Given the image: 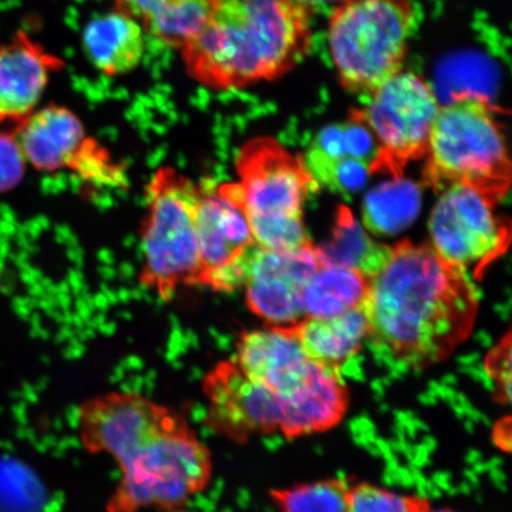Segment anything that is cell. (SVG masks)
<instances>
[{
    "mask_svg": "<svg viewBox=\"0 0 512 512\" xmlns=\"http://www.w3.org/2000/svg\"><path fill=\"white\" fill-rule=\"evenodd\" d=\"M25 160L38 171H72L85 181L120 187L127 181L123 165L88 136L70 108L51 104L34 112L16 128Z\"/></svg>",
    "mask_w": 512,
    "mask_h": 512,
    "instance_id": "10",
    "label": "cell"
},
{
    "mask_svg": "<svg viewBox=\"0 0 512 512\" xmlns=\"http://www.w3.org/2000/svg\"><path fill=\"white\" fill-rule=\"evenodd\" d=\"M507 115L488 95L470 89L441 104L422 172L427 187L440 192L463 184L494 206L504 200L511 184Z\"/></svg>",
    "mask_w": 512,
    "mask_h": 512,
    "instance_id": "4",
    "label": "cell"
},
{
    "mask_svg": "<svg viewBox=\"0 0 512 512\" xmlns=\"http://www.w3.org/2000/svg\"><path fill=\"white\" fill-rule=\"evenodd\" d=\"M27 160L19 146L16 131L0 132V192L15 189L22 181Z\"/></svg>",
    "mask_w": 512,
    "mask_h": 512,
    "instance_id": "24",
    "label": "cell"
},
{
    "mask_svg": "<svg viewBox=\"0 0 512 512\" xmlns=\"http://www.w3.org/2000/svg\"><path fill=\"white\" fill-rule=\"evenodd\" d=\"M76 431L83 450L117 464L105 512H182L213 482V453L189 420L143 394L111 390L86 399Z\"/></svg>",
    "mask_w": 512,
    "mask_h": 512,
    "instance_id": "1",
    "label": "cell"
},
{
    "mask_svg": "<svg viewBox=\"0 0 512 512\" xmlns=\"http://www.w3.org/2000/svg\"><path fill=\"white\" fill-rule=\"evenodd\" d=\"M311 18L290 0H220L179 49L185 72L215 92L283 79L311 53Z\"/></svg>",
    "mask_w": 512,
    "mask_h": 512,
    "instance_id": "3",
    "label": "cell"
},
{
    "mask_svg": "<svg viewBox=\"0 0 512 512\" xmlns=\"http://www.w3.org/2000/svg\"><path fill=\"white\" fill-rule=\"evenodd\" d=\"M476 190L454 184L443 191L428 223L432 247L441 258L482 279L508 251L510 222Z\"/></svg>",
    "mask_w": 512,
    "mask_h": 512,
    "instance_id": "9",
    "label": "cell"
},
{
    "mask_svg": "<svg viewBox=\"0 0 512 512\" xmlns=\"http://www.w3.org/2000/svg\"><path fill=\"white\" fill-rule=\"evenodd\" d=\"M202 184L172 166H162L146 187L139 283L164 300L201 287L196 208Z\"/></svg>",
    "mask_w": 512,
    "mask_h": 512,
    "instance_id": "7",
    "label": "cell"
},
{
    "mask_svg": "<svg viewBox=\"0 0 512 512\" xmlns=\"http://www.w3.org/2000/svg\"><path fill=\"white\" fill-rule=\"evenodd\" d=\"M479 291L469 272L431 245L402 241L370 280L362 304L377 355L409 370L444 361L470 336Z\"/></svg>",
    "mask_w": 512,
    "mask_h": 512,
    "instance_id": "2",
    "label": "cell"
},
{
    "mask_svg": "<svg viewBox=\"0 0 512 512\" xmlns=\"http://www.w3.org/2000/svg\"><path fill=\"white\" fill-rule=\"evenodd\" d=\"M209 430L235 444L254 435L280 432V402L249 377L235 358L214 364L202 380Z\"/></svg>",
    "mask_w": 512,
    "mask_h": 512,
    "instance_id": "12",
    "label": "cell"
},
{
    "mask_svg": "<svg viewBox=\"0 0 512 512\" xmlns=\"http://www.w3.org/2000/svg\"><path fill=\"white\" fill-rule=\"evenodd\" d=\"M427 507L424 499L373 484H358L349 490L348 512H424Z\"/></svg>",
    "mask_w": 512,
    "mask_h": 512,
    "instance_id": "23",
    "label": "cell"
},
{
    "mask_svg": "<svg viewBox=\"0 0 512 512\" xmlns=\"http://www.w3.org/2000/svg\"><path fill=\"white\" fill-rule=\"evenodd\" d=\"M201 287L234 292L242 286L247 256L256 245L234 183L202 185L196 208Z\"/></svg>",
    "mask_w": 512,
    "mask_h": 512,
    "instance_id": "11",
    "label": "cell"
},
{
    "mask_svg": "<svg viewBox=\"0 0 512 512\" xmlns=\"http://www.w3.org/2000/svg\"><path fill=\"white\" fill-rule=\"evenodd\" d=\"M290 330L312 361L341 370L361 351L368 324L361 306L336 317H307Z\"/></svg>",
    "mask_w": 512,
    "mask_h": 512,
    "instance_id": "18",
    "label": "cell"
},
{
    "mask_svg": "<svg viewBox=\"0 0 512 512\" xmlns=\"http://www.w3.org/2000/svg\"><path fill=\"white\" fill-rule=\"evenodd\" d=\"M145 32L114 9L89 21L82 32V47L96 70L117 78L140 66L145 54Z\"/></svg>",
    "mask_w": 512,
    "mask_h": 512,
    "instance_id": "16",
    "label": "cell"
},
{
    "mask_svg": "<svg viewBox=\"0 0 512 512\" xmlns=\"http://www.w3.org/2000/svg\"><path fill=\"white\" fill-rule=\"evenodd\" d=\"M319 265L351 268L373 279L392 256L393 248L371 240L347 207H338L332 239L315 247Z\"/></svg>",
    "mask_w": 512,
    "mask_h": 512,
    "instance_id": "19",
    "label": "cell"
},
{
    "mask_svg": "<svg viewBox=\"0 0 512 512\" xmlns=\"http://www.w3.org/2000/svg\"><path fill=\"white\" fill-rule=\"evenodd\" d=\"M367 96L366 104L352 108L350 124L374 140L370 175L402 177L409 163L426 156L441 105L438 94L424 76L402 69Z\"/></svg>",
    "mask_w": 512,
    "mask_h": 512,
    "instance_id": "8",
    "label": "cell"
},
{
    "mask_svg": "<svg viewBox=\"0 0 512 512\" xmlns=\"http://www.w3.org/2000/svg\"><path fill=\"white\" fill-rule=\"evenodd\" d=\"M234 358L252 380L279 400L283 418L309 387L319 367L307 357L290 329L268 326L242 334Z\"/></svg>",
    "mask_w": 512,
    "mask_h": 512,
    "instance_id": "14",
    "label": "cell"
},
{
    "mask_svg": "<svg viewBox=\"0 0 512 512\" xmlns=\"http://www.w3.org/2000/svg\"><path fill=\"white\" fill-rule=\"evenodd\" d=\"M348 485L338 479L277 489L271 497L280 512H348Z\"/></svg>",
    "mask_w": 512,
    "mask_h": 512,
    "instance_id": "22",
    "label": "cell"
},
{
    "mask_svg": "<svg viewBox=\"0 0 512 512\" xmlns=\"http://www.w3.org/2000/svg\"><path fill=\"white\" fill-rule=\"evenodd\" d=\"M421 208L418 184L402 177L377 185L363 203V221L377 235L402 232L416 219Z\"/></svg>",
    "mask_w": 512,
    "mask_h": 512,
    "instance_id": "21",
    "label": "cell"
},
{
    "mask_svg": "<svg viewBox=\"0 0 512 512\" xmlns=\"http://www.w3.org/2000/svg\"><path fill=\"white\" fill-rule=\"evenodd\" d=\"M416 18L412 0H343L332 8L326 41L339 86L368 95L405 69Z\"/></svg>",
    "mask_w": 512,
    "mask_h": 512,
    "instance_id": "6",
    "label": "cell"
},
{
    "mask_svg": "<svg viewBox=\"0 0 512 512\" xmlns=\"http://www.w3.org/2000/svg\"><path fill=\"white\" fill-rule=\"evenodd\" d=\"M293 4L299 6L312 17L322 10H331L343 0H290Z\"/></svg>",
    "mask_w": 512,
    "mask_h": 512,
    "instance_id": "26",
    "label": "cell"
},
{
    "mask_svg": "<svg viewBox=\"0 0 512 512\" xmlns=\"http://www.w3.org/2000/svg\"><path fill=\"white\" fill-rule=\"evenodd\" d=\"M424 512H454L452 510H448V509H431L430 508V505H428V507L424 510Z\"/></svg>",
    "mask_w": 512,
    "mask_h": 512,
    "instance_id": "27",
    "label": "cell"
},
{
    "mask_svg": "<svg viewBox=\"0 0 512 512\" xmlns=\"http://www.w3.org/2000/svg\"><path fill=\"white\" fill-rule=\"evenodd\" d=\"M66 63L22 30L0 46V123L23 124Z\"/></svg>",
    "mask_w": 512,
    "mask_h": 512,
    "instance_id": "15",
    "label": "cell"
},
{
    "mask_svg": "<svg viewBox=\"0 0 512 512\" xmlns=\"http://www.w3.org/2000/svg\"><path fill=\"white\" fill-rule=\"evenodd\" d=\"M319 262L315 247L275 252L256 243L243 270L248 309L268 328L290 329L306 318L303 288Z\"/></svg>",
    "mask_w": 512,
    "mask_h": 512,
    "instance_id": "13",
    "label": "cell"
},
{
    "mask_svg": "<svg viewBox=\"0 0 512 512\" xmlns=\"http://www.w3.org/2000/svg\"><path fill=\"white\" fill-rule=\"evenodd\" d=\"M370 280L351 268L319 265L303 288L306 318H331L361 307Z\"/></svg>",
    "mask_w": 512,
    "mask_h": 512,
    "instance_id": "20",
    "label": "cell"
},
{
    "mask_svg": "<svg viewBox=\"0 0 512 512\" xmlns=\"http://www.w3.org/2000/svg\"><path fill=\"white\" fill-rule=\"evenodd\" d=\"M220 0H114L113 9L136 21L146 36L181 49L207 22Z\"/></svg>",
    "mask_w": 512,
    "mask_h": 512,
    "instance_id": "17",
    "label": "cell"
},
{
    "mask_svg": "<svg viewBox=\"0 0 512 512\" xmlns=\"http://www.w3.org/2000/svg\"><path fill=\"white\" fill-rule=\"evenodd\" d=\"M485 370L495 384L496 394L502 402L511 396V334L508 332L501 342L490 351L485 360Z\"/></svg>",
    "mask_w": 512,
    "mask_h": 512,
    "instance_id": "25",
    "label": "cell"
},
{
    "mask_svg": "<svg viewBox=\"0 0 512 512\" xmlns=\"http://www.w3.org/2000/svg\"><path fill=\"white\" fill-rule=\"evenodd\" d=\"M236 197L254 240L275 252L312 247L303 222L304 202L318 183L305 157L287 150L270 136L248 139L235 157Z\"/></svg>",
    "mask_w": 512,
    "mask_h": 512,
    "instance_id": "5",
    "label": "cell"
}]
</instances>
